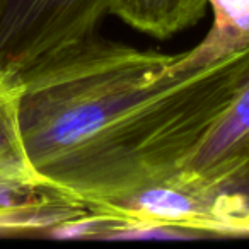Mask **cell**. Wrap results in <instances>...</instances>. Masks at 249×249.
Instances as JSON below:
<instances>
[{
    "label": "cell",
    "instance_id": "obj_1",
    "mask_svg": "<svg viewBox=\"0 0 249 249\" xmlns=\"http://www.w3.org/2000/svg\"><path fill=\"white\" fill-rule=\"evenodd\" d=\"M173 56L96 36L19 75V128L39 179L101 217L166 184L249 72V46L166 73Z\"/></svg>",
    "mask_w": 249,
    "mask_h": 249
},
{
    "label": "cell",
    "instance_id": "obj_2",
    "mask_svg": "<svg viewBox=\"0 0 249 249\" xmlns=\"http://www.w3.org/2000/svg\"><path fill=\"white\" fill-rule=\"evenodd\" d=\"M114 0H0V70L22 75L96 38Z\"/></svg>",
    "mask_w": 249,
    "mask_h": 249
},
{
    "label": "cell",
    "instance_id": "obj_3",
    "mask_svg": "<svg viewBox=\"0 0 249 249\" xmlns=\"http://www.w3.org/2000/svg\"><path fill=\"white\" fill-rule=\"evenodd\" d=\"M249 174V72L167 184L213 201Z\"/></svg>",
    "mask_w": 249,
    "mask_h": 249
},
{
    "label": "cell",
    "instance_id": "obj_4",
    "mask_svg": "<svg viewBox=\"0 0 249 249\" xmlns=\"http://www.w3.org/2000/svg\"><path fill=\"white\" fill-rule=\"evenodd\" d=\"M212 9L210 31L195 48L174 55L166 73L203 67L249 46V0H207Z\"/></svg>",
    "mask_w": 249,
    "mask_h": 249
},
{
    "label": "cell",
    "instance_id": "obj_5",
    "mask_svg": "<svg viewBox=\"0 0 249 249\" xmlns=\"http://www.w3.org/2000/svg\"><path fill=\"white\" fill-rule=\"evenodd\" d=\"M207 0H114L111 16L140 33L167 39L201 21Z\"/></svg>",
    "mask_w": 249,
    "mask_h": 249
},
{
    "label": "cell",
    "instance_id": "obj_6",
    "mask_svg": "<svg viewBox=\"0 0 249 249\" xmlns=\"http://www.w3.org/2000/svg\"><path fill=\"white\" fill-rule=\"evenodd\" d=\"M19 77L0 70V181L43 183L29 164L22 145L19 128Z\"/></svg>",
    "mask_w": 249,
    "mask_h": 249
},
{
    "label": "cell",
    "instance_id": "obj_7",
    "mask_svg": "<svg viewBox=\"0 0 249 249\" xmlns=\"http://www.w3.org/2000/svg\"><path fill=\"white\" fill-rule=\"evenodd\" d=\"M217 234H249V174L213 198Z\"/></svg>",
    "mask_w": 249,
    "mask_h": 249
}]
</instances>
